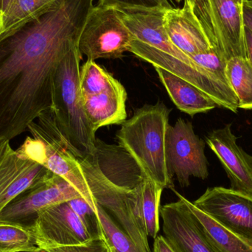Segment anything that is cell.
<instances>
[{"instance_id":"obj_2","label":"cell","mask_w":252,"mask_h":252,"mask_svg":"<svg viewBox=\"0 0 252 252\" xmlns=\"http://www.w3.org/2000/svg\"><path fill=\"white\" fill-rule=\"evenodd\" d=\"M170 111L163 103L145 105L122 124L120 146L133 158L147 179L164 189L174 188L166 158Z\"/></svg>"},{"instance_id":"obj_7","label":"cell","mask_w":252,"mask_h":252,"mask_svg":"<svg viewBox=\"0 0 252 252\" xmlns=\"http://www.w3.org/2000/svg\"><path fill=\"white\" fill-rule=\"evenodd\" d=\"M133 40L116 9L93 6L80 35L78 47L87 60L118 59L128 51Z\"/></svg>"},{"instance_id":"obj_14","label":"cell","mask_w":252,"mask_h":252,"mask_svg":"<svg viewBox=\"0 0 252 252\" xmlns=\"http://www.w3.org/2000/svg\"><path fill=\"white\" fill-rule=\"evenodd\" d=\"M166 7L116 9L133 39L158 49L188 63L195 62L176 48L169 39L164 26Z\"/></svg>"},{"instance_id":"obj_4","label":"cell","mask_w":252,"mask_h":252,"mask_svg":"<svg viewBox=\"0 0 252 252\" xmlns=\"http://www.w3.org/2000/svg\"><path fill=\"white\" fill-rule=\"evenodd\" d=\"M93 201L104 209L143 252H151L148 235L136 212V188L127 189L112 182L91 154L76 152Z\"/></svg>"},{"instance_id":"obj_5","label":"cell","mask_w":252,"mask_h":252,"mask_svg":"<svg viewBox=\"0 0 252 252\" xmlns=\"http://www.w3.org/2000/svg\"><path fill=\"white\" fill-rule=\"evenodd\" d=\"M190 1L211 45L220 56L226 62L232 58H247L243 17L245 0Z\"/></svg>"},{"instance_id":"obj_8","label":"cell","mask_w":252,"mask_h":252,"mask_svg":"<svg viewBox=\"0 0 252 252\" xmlns=\"http://www.w3.org/2000/svg\"><path fill=\"white\" fill-rule=\"evenodd\" d=\"M80 198L81 194L69 182L50 173L10 201L0 213V222L32 231L41 210Z\"/></svg>"},{"instance_id":"obj_26","label":"cell","mask_w":252,"mask_h":252,"mask_svg":"<svg viewBox=\"0 0 252 252\" xmlns=\"http://www.w3.org/2000/svg\"><path fill=\"white\" fill-rule=\"evenodd\" d=\"M190 57L203 69L226 81L225 75L226 62L214 48L197 53Z\"/></svg>"},{"instance_id":"obj_6","label":"cell","mask_w":252,"mask_h":252,"mask_svg":"<svg viewBox=\"0 0 252 252\" xmlns=\"http://www.w3.org/2000/svg\"><path fill=\"white\" fill-rule=\"evenodd\" d=\"M128 52L154 67L162 68L185 80L205 93L219 107L234 113L238 112V100L227 81L205 70L196 63H186L138 40L131 41Z\"/></svg>"},{"instance_id":"obj_30","label":"cell","mask_w":252,"mask_h":252,"mask_svg":"<svg viewBox=\"0 0 252 252\" xmlns=\"http://www.w3.org/2000/svg\"><path fill=\"white\" fill-rule=\"evenodd\" d=\"M151 252H176L170 247L163 235L157 236L154 239V248Z\"/></svg>"},{"instance_id":"obj_10","label":"cell","mask_w":252,"mask_h":252,"mask_svg":"<svg viewBox=\"0 0 252 252\" xmlns=\"http://www.w3.org/2000/svg\"><path fill=\"white\" fill-rule=\"evenodd\" d=\"M32 232L38 248L44 251L59 247H79L104 239L93 235L68 202L41 210Z\"/></svg>"},{"instance_id":"obj_23","label":"cell","mask_w":252,"mask_h":252,"mask_svg":"<svg viewBox=\"0 0 252 252\" xmlns=\"http://www.w3.org/2000/svg\"><path fill=\"white\" fill-rule=\"evenodd\" d=\"M94 210L100 223L103 238L111 252H143L104 209L95 204Z\"/></svg>"},{"instance_id":"obj_18","label":"cell","mask_w":252,"mask_h":252,"mask_svg":"<svg viewBox=\"0 0 252 252\" xmlns=\"http://www.w3.org/2000/svg\"><path fill=\"white\" fill-rule=\"evenodd\" d=\"M155 69L170 99L179 110L193 117L217 107L208 95L185 80L162 68L155 67Z\"/></svg>"},{"instance_id":"obj_35","label":"cell","mask_w":252,"mask_h":252,"mask_svg":"<svg viewBox=\"0 0 252 252\" xmlns=\"http://www.w3.org/2000/svg\"><path fill=\"white\" fill-rule=\"evenodd\" d=\"M176 1H182V0H176Z\"/></svg>"},{"instance_id":"obj_22","label":"cell","mask_w":252,"mask_h":252,"mask_svg":"<svg viewBox=\"0 0 252 252\" xmlns=\"http://www.w3.org/2000/svg\"><path fill=\"white\" fill-rule=\"evenodd\" d=\"M226 81L238 100V108L252 109V64L247 58L229 59L225 70Z\"/></svg>"},{"instance_id":"obj_32","label":"cell","mask_w":252,"mask_h":252,"mask_svg":"<svg viewBox=\"0 0 252 252\" xmlns=\"http://www.w3.org/2000/svg\"><path fill=\"white\" fill-rule=\"evenodd\" d=\"M12 1H13V0H2V1H1V13L0 16L4 14V13L7 11L9 6L11 4Z\"/></svg>"},{"instance_id":"obj_11","label":"cell","mask_w":252,"mask_h":252,"mask_svg":"<svg viewBox=\"0 0 252 252\" xmlns=\"http://www.w3.org/2000/svg\"><path fill=\"white\" fill-rule=\"evenodd\" d=\"M193 203L197 208L239 236L252 241V195L232 188H207Z\"/></svg>"},{"instance_id":"obj_9","label":"cell","mask_w":252,"mask_h":252,"mask_svg":"<svg viewBox=\"0 0 252 252\" xmlns=\"http://www.w3.org/2000/svg\"><path fill=\"white\" fill-rule=\"evenodd\" d=\"M205 142L195 134L192 124L185 120L169 126L166 136V158L169 170L182 188L189 185V177L205 180L209 176Z\"/></svg>"},{"instance_id":"obj_31","label":"cell","mask_w":252,"mask_h":252,"mask_svg":"<svg viewBox=\"0 0 252 252\" xmlns=\"http://www.w3.org/2000/svg\"><path fill=\"white\" fill-rule=\"evenodd\" d=\"M245 37L247 58L252 64V32L247 28H245Z\"/></svg>"},{"instance_id":"obj_24","label":"cell","mask_w":252,"mask_h":252,"mask_svg":"<svg viewBox=\"0 0 252 252\" xmlns=\"http://www.w3.org/2000/svg\"><path fill=\"white\" fill-rule=\"evenodd\" d=\"M121 84L94 61L87 60L80 71L79 86L81 95L97 94Z\"/></svg>"},{"instance_id":"obj_12","label":"cell","mask_w":252,"mask_h":252,"mask_svg":"<svg viewBox=\"0 0 252 252\" xmlns=\"http://www.w3.org/2000/svg\"><path fill=\"white\" fill-rule=\"evenodd\" d=\"M179 200L160 209L163 236L176 252H219L209 242L186 203L174 189Z\"/></svg>"},{"instance_id":"obj_1","label":"cell","mask_w":252,"mask_h":252,"mask_svg":"<svg viewBox=\"0 0 252 252\" xmlns=\"http://www.w3.org/2000/svg\"><path fill=\"white\" fill-rule=\"evenodd\" d=\"M92 7L89 0H59L0 41V144L53 112L58 69L78 46Z\"/></svg>"},{"instance_id":"obj_21","label":"cell","mask_w":252,"mask_h":252,"mask_svg":"<svg viewBox=\"0 0 252 252\" xmlns=\"http://www.w3.org/2000/svg\"><path fill=\"white\" fill-rule=\"evenodd\" d=\"M163 188L145 179L136 188V212L148 237L155 239L160 229V201Z\"/></svg>"},{"instance_id":"obj_37","label":"cell","mask_w":252,"mask_h":252,"mask_svg":"<svg viewBox=\"0 0 252 252\" xmlns=\"http://www.w3.org/2000/svg\"><path fill=\"white\" fill-rule=\"evenodd\" d=\"M109 252H111V251H109Z\"/></svg>"},{"instance_id":"obj_27","label":"cell","mask_w":252,"mask_h":252,"mask_svg":"<svg viewBox=\"0 0 252 252\" xmlns=\"http://www.w3.org/2000/svg\"><path fill=\"white\" fill-rule=\"evenodd\" d=\"M97 5L113 7L115 9L130 8V7L173 8L167 0H98Z\"/></svg>"},{"instance_id":"obj_17","label":"cell","mask_w":252,"mask_h":252,"mask_svg":"<svg viewBox=\"0 0 252 252\" xmlns=\"http://www.w3.org/2000/svg\"><path fill=\"white\" fill-rule=\"evenodd\" d=\"M83 108L94 132L100 127L122 125L126 121L127 92L122 84L92 95H81Z\"/></svg>"},{"instance_id":"obj_25","label":"cell","mask_w":252,"mask_h":252,"mask_svg":"<svg viewBox=\"0 0 252 252\" xmlns=\"http://www.w3.org/2000/svg\"><path fill=\"white\" fill-rule=\"evenodd\" d=\"M39 250L32 231L0 222V252H30Z\"/></svg>"},{"instance_id":"obj_15","label":"cell","mask_w":252,"mask_h":252,"mask_svg":"<svg viewBox=\"0 0 252 252\" xmlns=\"http://www.w3.org/2000/svg\"><path fill=\"white\" fill-rule=\"evenodd\" d=\"M164 26L172 44L189 57L213 48L190 0H185L181 8L167 9Z\"/></svg>"},{"instance_id":"obj_16","label":"cell","mask_w":252,"mask_h":252,"mask_svg":"<svg viewBox=\"0 0 252 252\" xmlns=\"http://www.w3.org/2000/svg\"><path fill=\"white\" fill-rule=\"evenodd\" d=\"M51 172L39 163L10 154L0 163V213L16 197L45 179Z\"/></svg>"},{"instance_id":"obj_3","label":"cell","mask_w":252,"mask_h":252,"mask_svg":"<svg viewBox=\"0 0 252 252\" xmlns=\"http://www.w3.org/2000/svg\"><path fill=\"white\" fill-rule=\"evenodd\" d=\"M82 55L78 46L63 59L55 81L53 113L63 136L84 154L96 148L95 132L90 126L81 101L79 77Z\"/></svg>"},{"instance_id":"obj_13","label":"cell","mask_w":252,"mask_h":252,"mask_svg":"<svg viewBox=\"0 0 252 252\" xmlns=\"http://www.w3.org/2000/svg\"><path fill=\"white\" fill-rule=\"evenodd\" d=\"M232 125L210 132L206 142L217 156L230 180L231 188L252 195V156L239 145Z\"/></svg>"},{"instance_id":"obj_33","label":"cell","mask_w":252,"mask_h":252,"mask_svg":"<svg viewBox=\"0 0 252 252\" xmlns=\"http://www.w3.org/2000/svg\"><path fill=\"white\" fill-rule=\"evenodd\" d=\"M1 1H2V0H0V15L1 13Z\"/></svg>"},{"instance_id":"obj_34","label":"cell","mask_w":252,"mask_h":252,"mask_svg":"<svg viewBox=\"0 0 252 252\" xmlns=\"http://www.w3.org/2000/svg\"><path fill=\"white\" fill-rule=\"evenodd\" d=\"M42 252V250H41V249H39V250H36V251L30 252Z\"/></svg>"},{"instance_id":"obj_19","label":"cell","mask_w":252,"mask_h":252,"mask_svg":"<svg viewBox=\"0 0 252 252\" xmlns=\"http://www.w3.org/2000/svg\"><path fill=\"white\" fill-rule=\"evenodd\" d=\"M186 203L206 238L218 252H252V241L242 238L222 226L187 198Z\"/></svg>"},{"instance_id":"obj_29","label":"cell","mask_w":252,"mask_h":252,"mask_svg":"<svg viewBox=\"0 0 252 252\" xmlns=\"http://www.w3.org/2000/svg\"><path fill=\"white\" fill-rule=\"evenodd\" d=\"M243 17L245 28L252 32V0H245L243 4Z\"/></svg>"},{"instance_id":"obj_20","label":"cell","mask_w":252,"mask_h":252,"mask_svg":"<svg viewBox=\"0 0 252 252\" xmlns=\"http://www.w3.org/2000/svg\"><path fill=\"white\" fill-rule=\"evenodd\" d=\"M59 0H13L0 16V41L52 8Z\"/></svg>"},{"instance_id":"obj_36","label":"cell","mask_w":252,"mask_h":252,"mask_svg":"<svg viewBox=\"0 0 252 252\" xmlns=\"http://www.w3.org/2000/svg\"><path fill=\"white\" fill-rule=\"evenodd\" d=\"M44 252V250H42V252Z\"/></svg>"},{"instance_id":"obj_28","label":"cell","mask_w":252,"mask_h":252,"mask_svg":"<svg viewBox=\"0 0 252 252\" xmlns=\"http://www.w3.org/2000/svg\"><path fill=\"white\" fill-rule=\"evenodd\" d=\"M20 156L23 158L44 165L47 157V144L41 139L28 141L23 148Z\"/></svg>"}]
</instances>
